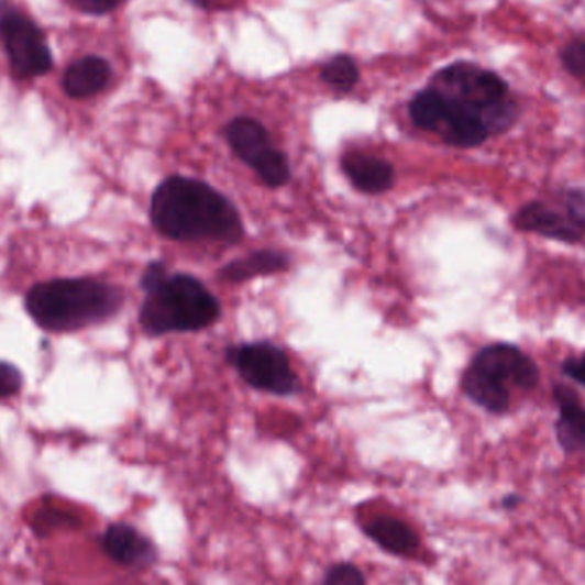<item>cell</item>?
I'll list each match as a JSON object with an SVG mask.
<instances>
[{
    "label": "cell",
    "mask_w": 585,
    "mask_h": 585,
    "mask_svg": "<svg viewBox=\"0 0 585 585\" xmlns=\"http://www.w3.org/2000/svg\"><path fill=\"white\" fill-rule=\"evenodd\" d=\"M563 67L570 76L585 81V38L572 40L560 52Z\"/></svg>",
    "instance_id": "d6986e66"
},
{
    "label": "cell",
    "mask_w": 585,
    "mask_h": 585,
    "mask_svg": "<svg viewBox=\"0 0 585 585\" xmlns=\"http://www.w3.org/2000/svg\"><path fill=\"white\" fill-rule=\"evenodd\" d=\"M100 547L108 559L122 566H143L154 560L150 539L131 523H110L101 534Z\"/></svg>",
    "instance_id": "8fae6325"
},
{
    "label": "cell",
    "mask_w": 585,
    "mask_h": 585,
    "mask_svg": "<svg viewBox=\"0 0 585 585\" xmlns=\"http://www.w3.org/2000/svg\"><path fill=\"white\" fill-rule=\"evenodd\" d=\"M0 40L15 76H45L54 66L51 46L42 30L12 5L0 4Z\"/></svg>",
    "instance_id": "8992f818"
},
{
    "label": "cell",
    "mask_w": 585,
    "mask_h": 585,
    "mask_svg": "<svg viewBox=\"0 0 585 585\" xmlns=\"http://www.w3.org/2000/svg\"><path fill=\"white\" fill-rule=\"evenodd\" d=\"M220 313V301L197 277L168 274L146 291L139 322L151 335L196 332L212 325Z\"/></svg>",
    "instance_id": "3957f363"
},
{
    "label": "cell",
    "mask_w": 585,
    "mask_h": 585,
    "mask_svg": "<svg viewBox=\"0 0 585 585\" xmlns=\"http://www.w3.org/2000/svg\"><path fill=\"white\" fill-rule=\"evenodd\" d=\"M112 79V67L104 58L89 57L79 58L67 67L62 86L67 97L82 100V98L95 97L98 92L107 88Z\"/></svg>",
    "instance_id": "4fadbf2b"
},
{
    "label": "cell",
    "mask_w": 585,
    "mask_h": 585,
    "mask_svg": "<svg viewBox=\"0 0 585 585\" xmlns=\"http://www.w3.org/2000/svg\"><path fill=\"white\" fill-rule=\"evenodd\" d=\"M122 0H74V4L77 9H81L86 14H107L112 12L113 9L119 8Z\"/></svg>",
    "instance_id": "7402d4cb"
},
{
    "label": "cell",
    "mask_w": 585,
    "mask_h": 585,
    "mask_svg": "<svg viewBox=\"0 0 585 585\" xmlns=\"http://www.w3.org/2000/svg\"><path fill=\"white\" fill-rule=\"evenodd\" d=\"M289 257L283 252L258 251L230 262L220 271L224 282H246L255 276H269L288 269Z\"/></svg>",
    "instance_id": "2e32d148"
},
{
    "label": "cell",
    "mask_w": 585,
    "mask_h": 585,
    "mask_svg": "<svg viewBox=\"0 0 585 585\" xmlns=\"http://www.w3.org/2000/svg\"><path fill=\"white\" fill-rule=\"evenodd\" d=\"M462 390L477 406H482L486 411L501 415L507 411L510 405V390L498 382L486 377L482 372H477L473 366L466 369L462 377Z\"/></svg>",
    "instance_id": "e0dca14e"
},
{
    "label": "cell",
    "mask_w": 585,
    "mask_h": 585,
    "mask_svg": "<svg viewBox=\"0 0 585 585\" xmlns=\"http://www.w3.org/2000/svg\"><path fill=\"white\" fill-rule=\"evenodd\" d=\"M151 220L166 239L236 243L243 236L239 209L205 181L169 177L154 190Z\"/></svg>",
    "instance_id": "6da1fadb"
},
{
    "label": "cell",
    "mask_w": 585,
    "mask_h": 585,
    "mask_svg": "<svg viewBox=\"0 0 585 585\" xmlns=\"http://www.w3.org/2000/svg\"><path fill=\"white\" fill-rule=\"evenodd\" d=\"M323 585H365V575L353 563H338L329 570Z\"/></svg>",
    "instance_id": "ffe728a7"
},
{
    "label": "cell",
    "mask_w": 585,
    "mask_h": 585,
    "mask_svg": "<svg viewBox=\"0 0 585 585\" xmlns=\"http://www.w3.org/2000/svg\"><path fill=\"white\" fill-rule=\"evenodd\" d=\"M563 372H565L569 377L577 380L578 384L585 385V353L582 354V358L566 360L565 365H563Z\"/></svg>",
    "instance_id": "603a6c76"
},
{
    "label": "cell",
    "mask_w": 585,
    "mask_h": 585,
    "mask_svg": "<svg viewBox=\"0 0 585 585\" xmlns=\"http://www.w3.org/2000/svg\"><path fill=\"white\" fill-rule=\"evenodd\" d=\"M516 227L520 231L538 233L562 242L577 243L585 239V224L578 221L565 205L560 211L544 202H529L517 212Z\"/></svg>",
    "instance_id": "30bf717a"
},
{
    "label": "cell",
    "mask_w": 585,
    "mask_h": 585,
    "mask_svg": "<svg viewBox=\"0 0 585 585\" xmlns=\"http://www.w3.org/2000/svg\"><path fill=\"white\" fill-rule=\"evenodd\" d=\"M228 362L235 366L246 384L264 393L288 396L298 387V378L285 351L271 343H251L231 347Z\"/></svg>",
    "instance_id": "ba28073f"
},
{
    "label": "cell",
    "mask_w": 585,
    "mask_h": 585,
    "mask_svg": "<svg viewBox=\"0 0 585 585\" xmlns=\"http://www.w3.org/2000/svg\"><path fill=\"white\" fill-rule=\"evenodd\" d=\"M409 115L418 128L435 132L451 146L476 147L492 135L476 113L433 88L424 89L412 98Z\"/></svg>",
    "instance_id": "5b68a950"
},
{
    "label": "cell",
    "mask_w": 585,
    "mask_h": 585,
    "mask_svg": "<svg viewBox=\"0 0 585 585\" xmlns=\"http://www.w3.org/2000/svg\"><path fill=\"white\" fill-rule=\"evenodd\" d=\"M365 532L382 550L397 556H412L420 548V538L408 523L394 517H377L365 526Z\"/></svg>",
    "instance_id": "9a60e30c"
},
{
    "label": "cell",
    "mask_w": 585,
    "mask_h": 585,
    "mask_svg": "<svg viewBox=\"0 0 585 585\" xmlns=\"http://www.w3.org/2000/svg\"><path fill=\"white\" fill-rule=\"evenodd\" d=\"M343 169L351 184L365 194L385 192L394 184L393 165L372 154H344Z\"/></svg>",
    "instance_id": "5bb4252c"
},
{
    "label": "cell",
    "mask_w": 585,
    "mask_h": 585,
    "mask_svg": "<svg viewBox=\"0 0 585 585\" xmlns=\"http://www.w3.org/2000/svg\"><path fill=\"white\" fill-rule=\"evenodd\" d=\"M122 292L91 277L38 283L27 291L26 310L40 328L74 332L119 312Z\"/></svg>",
    "instance_id": "7a4b0ae2"
},
{
    "label": "cell",
    "mask_w": 585,
    "mask_h": 585,
    "mask_svg": "<svg viewBox=\"0 0 585 585\" xmlns=\"http://www.w3.org/2000/svg\"><path fill=\"white\" fill-rule=\"evenodd\" d=\"M430 88L476 113L489 134L507 131L517 119V104L510 98L507 82L493 70L470 62L446 66L433 77Z\"/></svg>",
    "instance_id": "277c9868"
},
{
    "label": "cell",
    "mask_w": 585,
    "mask_h": 585,
    "mask_svg": "<svg viewBox=\"0 0 585 585\" xmlns=\"http://www.w3.org/2000/svg\"><path fill=\"white\" fill-rule=\"evenodd\" d=\"M322 79L339 91H350L358 82V66L350 55H335L323 64Z\"/></svg>",
    "instance_id": "ac0fdd59"
},
{
    "label": "cell",
    "mask_w": 585,
    "mask_h": 585,
    "mask_svg": "<svg viewBox=\"0 0 585 585\" xmlns=\"http://www.w3.org/2000/svg\"><path fill=\"white\" fill-rule=\"evenodd\" d=\"M520 501H522V498L517 493H508V495L501 498V507L508 510V512H512V510L519 508Z\"/></svg>",
    "instance_id": "cb8c5ba5"
},
{
    "label": "cell",
    "mask_w": 585,
    "mask_h": 585,
    "mask_svg": "<svg viewBox=\"0 0 585 585\" xmlns=\"http://www.w3.org/2000/svg\"><path fill=\"white\" fill-rule=\"evenodd\" d=\"M228 144L264 184L282 187L289 180V163L271 143L266 128L251 117H239L227 125Z\"/></svg>",
    "instance_id": "52a82bcc"
},
{
    "label": "cell",
    "mask_w": 585,
    "mask_h": 585,
    "mask_svg": "<svg viewBox=\"0 0 585 585\" xmlns=\"http://www.w3.org/2000/svg\"><path fill=\"white\" fill-rule=\"evenodd\" d=\"M470 366L504 385L508 390L512 385L523 390L534 389L539 380L538 365L512 344H492L483 347Z\"/></svg>",
    "instance_id": "9c48e42d"
},
{
    "label": "cell",
    "mask_w": 585,
    "mask_h": 585,
    "mask_svg": "<svg viewBox=\"0 0 585 585\" xmlns=\"http://www.w3.org/2000/svg\"><path fill=\"white\" fill-rule=\"evenodd\" d=\"M23 387L20 369L9 363L0 362V399L14 396Z\"/></svg>",
    "instance_id": "44dd1931"
},
{
    "label": "cell",
    "mask_w": 585,
    "mask_h": 585,
    "mask_svg": "<svg viewBox=\"0 0 585 585\" xmlns=\"http://www.w3.org/2000/svg\"><path fill=\"white\" fill-rule=\"evenodd\" d=\"M194 4L199 5V8H211L214 4L216 0H190Z\"/></svg>",
    "instance_id": "d4e9b609"
},
{
    "label": "cell",
    "mask_w": 585,
    "mask_h": 585,
    "mask_svg": "<svg viewBox=\"0 0 585 585\" xmlns=\"http://www.w3.org/2000/svg\"><path fill=\"white\" fill-rule=\"evenodd\" d=\"M554 400L560 408L559 420L554 424L556 440L566 454H585V408L577 394L565 385L554 387Z\"/></svg>",
    "instance_id": "7c38bea8"
}]
</instances>
